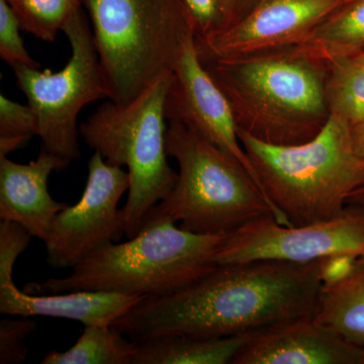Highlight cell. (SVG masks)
Returning <instances> with one entry per match:
<instances>
[{
    "mask_svg": "<svg viewBox=\"0 0 364 364\" xmlns=\"http://www.w3.org/2000/svg\"><path fill=\"white\" fill-rule=\"evenodd\" d=\"M314 318L347 341L364 346V258L350 274L323 286Z\"/></svg>",
    "mask_w": 364,
    "mask_h": 364,
    "instance_id": "e0dca14e",
    "label": "cell"
},
{
    "mask_svg": "<svg viewBox=\"0 0 364 364\" xmlns=\"http://www.w3.org/2000/svg\"><path fill=\"white\" fill-rule=\"evenodd\" d=\"M326 97L330 114L350 126L364 119V51L328 64Z\"/></svg>",
    "mask_w": 364,
    "mask_h": 364,
    "instance_id": "ffe728a7",
    "label": "cell"
},
{
    "mask_svg": "<svg viewBox=\"0 0 364 364\" xmlns=\"http://www.w3.org/2000/svg\"><path fill=\"white\" fill-rule=\"evenodd\" d=\"M21 30L53 43L74 14L82 9V0H7Z\"/></svg>",
    "mask_w": 364,
    "mask_h": 364,
    "instance_id": "44dd1931",
    "label": "cell"
},
{
    "mask_svg": "<svg viewBox=\"0 0 364 364\" xmlns=\"http://www.w3.org/2000/svg\"><path fill=\"white\" fill-rule=\"evenodd\" d=\"M258 2L259 0H222L226 16V28L245 18Z\"/></svg>",
    "mask_w": 364,
    "mask_h": 364,
    "instance_id": "4316f807",
    "label": "cell"
},
{
    "mask_svg": "<svg viewBox=\"0 0 364 364\" xmlns=\"http://www.w3.org/2000/svg\"><path fill=\"white\" fill-rule=\"evenodd\" d=\"M20 21L7 0H0V57L11 68L28 66L40 68V64L26 51L21 39Z\"/></svg>",
    "mask_w": 364,
    "mask_h": 364,
    "instance_id": "7402d4cb",
    "label": "cell"
},
{
    "mask_svg": "<svg viewBox=\"0 0 364 364\" xmlns=\"http://www.w3.org/2000/svg\"><path fill=\"white\" fill-rule=\"evenodd\" d=\"M63 33L71 47L68 63L58 72L16 66L20 90L28 98L38 122L43 150L70 163L80 157L77 119L91 102L111 97L109 85L83 9L74 14Z\"/></svg>",
    "mask_w": 364,
    "mask_h": 364,
    "instance_id": "ba28073f",
    "label": "cell"
},
{
    "mask_svg": "<svg viewBox=\"0 0 364 364\" xmlns=\"http://www.w3.org/2000/svg\"><path fill=\"white\" fill-rule=\"evenodd\" d=\"M347 205H363L364 207V186L351 193L347 198Z\"/></svg>",
    "mask_w": 364,
    "mask_h": 364,
    "instance_id": "f546056e",
    "label": "cell"
},
{
    "mask_svg": "<svg viewBox=\"0 0 364 364\" xmlns=\"http://www.w3.org/2000/svg\"><path fill=\"white\" fill-rule=\"evenodd\" d=\"M198 55L227 97L238 130L273 145H299L327 124L329 66L301 46L238 58Z\"/></svg>",
    "mask_w": 364,
    "mask_h": 364,
    "instance_id": "7a4b0ae2",
    "label": "cell"
},
{
    "mask_svg": "<svg viewBox=\"0 0 364 364\" xmlns=\"http://www.w3.org/2000/svg\"><path fill=\"white\" fill-rule=\"evenodd\" d=\"M33 235L18 223H0V287L13 286L14 267L32 242Z\"/></svg>",
    "mask_w": 364,
    "mask_h": 364,
    "instance_id": "cb8c5ba5",
    "label": "cell"
},
{
    "mask_svg": "<svg viewBox=\"0 0 364 364\" xmlns=\"http://www.w3.org/2000/svg\"><path fill=\"white\" fill-rule=\"evenodd\" d=\"M30 294L13 286L0 287V313L25 317L77 321L85 326H112L145 296L105 291Z\"/></svg>",
    "mask_w": 364,
    "mask_h": 364,
    "instance_id": "9a60e30c",
    "label": "cell"
},
{
    "mask_svg": "<svg viewBox=\"0 0 364 364\" xmlns=\"http://www.w3.org/2000/svg\"><path fill=\"white\" fill-rule=\"evenodd\" d=\"M326 63L364 51V0H350L299 44Z\"/></svg>",
    "mask_w": 364,
    "mask_h": 364,
    "instance_id": "ac0fdd59",
    "label": "cell"
},
{
    "mask_svg": "<svg viewBox=\"0 0 364 364\" xmlns=\"http://www.w3.org/2000/svg\"><path fill=\"white\" fill-rule=\"evenodd\" d=\"M4 318L0 320V363L20 364L28 358V349L25 343L37 323L31 317Z\"/></svg>",
    "mask_w": 364,
    "mask_h": 364,
    "instance_id": "603a6c76",
    "label": "cell"
},
{
    "mask_svg": "<svg viewBox=\"0 0 364 364\" xmlns=\"http://www.w3.org/2000/svg\"><path fill=\"white\" fill-rule=\"evenodd\" d=\"M351 139L358 156L364 159V119L351 127Z\"/></svg>",
    "mask_w": 364,
    "mask_h": 364,
    "instance_id": "f1b7e54d",
    "label": "cell"
},
{
    "mask_svg": "<svg viewBox=\"0 0 364 364\" xmlns=\"http://www.w3.org/2000/svg\"><path fill=\"white\" fill-rule=\"evenodd\" d=\"M228 236L193 233L163 220L145 225L124 243L114 242L91 254L72 268L69 277L30 282L23 291H105L145 298L165 296L214 269L215 256Z\"/></svg>",
    "mask_w": 364,
    "mask_h": 364,
    "instance_id": "277c9868",
    "label": "cell"
},
{
    "mask_svg": "<svg viewBox=\"0 0 364 364\" xmlns=\"http://www.w3.org/2000/svg\"><path fill=\"white\" fill-rule=\"evenodd\" d=\"M265 198L284 226L327 221L346 208L347 198L364 186V159L351 139V126L330 114L309 142L273 145L238 130Z\"/></svg>",
    "mask_w": 364,
    "mask_h": 364,
    "instance_id": "3957f363",
    "label": "cell"
},
{
    "mask_svg": "<svg viewBox=\"0 0 364 364\" xmlns=\"http://www.w3.org/2000/svg\"><path fill=\"white\" fill-rule=\"evenodd\" d=\"M171 76H161L128 104L109 100L79 126L86 145L105 162L128 168L130 188L122 208L128 239L142 230L150 210L169 195L178 177L167 161L165 100Z\"/></svg>",
    "mask_w": 364,
    "mask_h": 364,
    "instance_id": "52a82bcc",
    "label": "cell"
},
{
    "mask_svg": "<svg viewBox=\"0 0 364 364\" xmlns=\"http://www.w3.org/2000/svg\"><path fill=\"white\" fill-rule=\"evenodd\" d=\"M337 255L364 256V207L347 205L327 221L284 226L272 215L229 234L215 256L217 265L274 260L310 263Z\"/></svg>",
    "mask_w": 364,
    "mask_h": 364,
    "instance_id": "9c48e42d",
    "label": "cell"
},
{
    "mask_svg": "<svg viewBox=\"0 0 364 364\" xmlns=\"http://www.w3.org/2000/svg\"><path fill=\"white\" fill-rule=\"evenodd\" d=\"M347 0H259L238 23L196 38L200 54L238 58L301 44Z\"/></svg>",
    "mask_w": 364,
    "mask_h": 364,
    "instance_id": "8fae6325",
    "label": "cell"
},
{
    "mask_svg": "<svg viewBox=\"0 0 364 364\" xmlns=\"http://www.w3.org/2000/svg\"><path fill=\"white\" fill-rule=\"evenodd\" d=\"M195 25L196 38H203L226 28L222 0H181Z\"/></svg>",
    "mask_w": 364,
    "mask_h": 364,
    "instance_id": "484cf974",
    "label": "cell"
},
{
    "mask_svg": "<svg viewBox=\"0 0 364 364\" xmlns=\"http://www.w3.org/2000/svg\"><path fill=\"white\" fill-rule=\"evenodd\" d=\"M256 332L217 338L162 335L136 344L133 364H233Z\"/></svg>",
    "mask_w": 364,
    "mask_h": 364,
    "instance_id": "2e32d148",
    "label": "cell"
},
{
    "mask_svg": "<svg viewBox=\"0 0 364 364\" xmlns=\"http://www.w3.org/2000/svg\"><path fill=\"white\" fill-rule=\"evenodd\" d=\"M69 163L41 151L28 164L0 158V219L18 223L40 240L45 241L56 215L67 207L50 196L48 178Z\"/></svg>",
    "mask_w": 364,
    "mask_h": 364,
    "instance_id": "5bb4252c",
    "label": "cell"
},
{
    "mask_svg": "<svg viewBox=\"0 0 364 364\" xmlns=\"http://www.w3.org/2000/svg\"><path fill=\"white\" fill-rule=\"evenodd\" d=\"M36 135H39V122L32 107L0 95V136L31 139Z\"/></svg>",
    "mask_w": 364,
    "mask_h": 364,
    "instance_id": "d4e9b609",
    "label": "cell"
},
{
    "mask_svg": "<svg viewBox=\"0 0 364 364\" xmlns=\"http://www.w3.org/2000/svg\"><path fill=\"white\" fill-rule=\"evenodd\" d=\"M347 1H350V0H347Z\"/></svg>",
    "mask_w": 364,
    "mask_h": 364,
    "instance_id": "4dcf8cb0",
    "label": "cell"
},
{
    "mask_svg": "<svg viewBox=\"0 0 364 364\" xmlns=\"http://www.w3.org/2000/svg\"><path fill=\"white\" fill-rule=\"evenodd\" d=\"M166 150L178 164V177L143 227L168 220L193 233L230 234L265 215L277 220L248 170L195 129L169 122Z\"/></svg>",
    "mask_w": 364,
    "mask_h": 364,
    "instance_id": "5b68a950",
    "label": "cell"
},
{
    "mask_svg": "<svg viewBox=\"0 0 364 364\" xmlns=\"http://www.w3.org/2000/svg\"><path fill=\"white\" fill-rule=\"evenodd\" d=\"M70 349L53 350L43 364H133L136 344L112 326H85Z\"/></svg>",
    "mask_w": 364,
    "mask_h": 364,
    "instance_id": "d6986e66",
    "label": "cell"
},
{
    "mask_svg": "<svg viewBox=\"0 0 364 364\" xmlns=\"http://www.w3.org/2000/svg\"><path fill=\"white\" fill-rule=\"evenodd\" d=\"M129 188L128 171L93 153L82 196L56 215L44 241L48 264L72 269L91 254L119 240L124 234V222L123 210L117 205Z\"/></svg>",
    "mask_w": 364,
    "mask_h": 364,
    "instance_id": "30bf717a",
    "label": "cell"
},
{
    "mask_svg": "<svg viewBox=\"0 0 364 364\" xmlns=\"http://www.w3.org/2000/svg\"><path fill=\"white\" fill-rule=\"evenodd\" d=\"M324 259L217 265L178 291L143 299L112 327L138 344L170 334L233 336L312 317L323 287Z\"/></svg>",
    "mask_w": 364,
    "mask_h": 364,
    "instance_id": "6da1fadb",
    "label": "cell"
},
{
    "mask_svg": "<svg viewBox=\"0 0 364 364\" xmlns=\"http://www.w3.org/2000/svg\"><path fill=\"white\" fill-rule=\"evenodd\" d=\"M109 85V100L130 102L171 73L196 36L181 0H82Z\"/></svg>",
    "mask_w": 364,
    "mask_h": 364,
    "instance_id": "8992f818",
    "label": "cell"
},
{
    "mask_svg": "<svg viewBox=\"0 0 364 364\" xmlns=\"http://www.w3.org/2000/svg\"><path fill=\"white\" fill-rule=\"evenodd\" d=\"M165 114L167 121L191 127L239 160L263 193L252 163L242 147L229 102L200 61L196 36L186 41L172 70Z\"/></svg>",
    "mask_w": 364,
    "mask_h": 364,
    "instance_id": "7c38bea8",
    "label": "cell"
},
{
    "mask_svg": "<svg viewBox=\"0 0 364 364\" xmlns=\"http://www.w3.org/2000/svg\"><path fill=\"white\" fill-rule=\"evenodd\" d=\"M30 140L23 136H0V158L7 157L9 153L20 149Z\"/></svg>",
    "mask_w": 364,
    "mask_h": 364,
    "instance_id": "83f0119b",
    "label": "cell"
},
{
    "mask_svg": "<svg viewBox=\"0 0 364 364\" xmlns=\"http://www.w3.org/2000/svg\"><path fill=\"white\" fill-rule=\"evenodd\" d=\"M233 364H364V346L342 338L312 316L256 332Z\"/></svg>",
    "mask_w": 364,
    "mask_h": 364,
    "instance_id": "4fadbf2b",
    "label": "cell"
}]
</instances>
